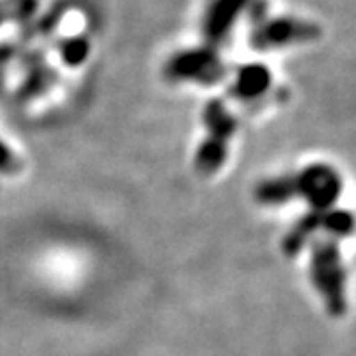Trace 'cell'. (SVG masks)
I'll use <instances>...</instances> for the list:
<instances>
[{"instance_id": "obj_1", "label": "cell", "mask_w": 356, "mask_h": 356, "mask_svg": "<svg viewBox=\"0 0 356 356\" xmlns=\"http://www.w3.org/2000/svg\"><path fill=\"white\" fill-rule=\"evenodd\" d=\"M343 192V178L331 165L305 166L303 170L287 177L271 178L255 188V200L266 206H280L301 196L311 204L313 212L332 210Z\"/></svg>"}, {"instance_id": "obj_2", "label": "cell", "mask_w": 356, "mask_h": 356, "mask_svg": "<svg viewBox=\"0 0 356 356\" xmlns=\"http://www.w3.org/2000/svg\"><path fill=\"white\" fill-rule=\"evenodd\" d=\"M248 42L254 51H281L321 42L325 30L317 20L301 14L275 13L267 0H255L248 14Z\"/></svg>"}, {"instance_id": "obj_3", "label": "cell", "mask_w": 356, "mask_h": 356, "mask_svg": "<svg viewBox=\"0 0 356 356\" xmlns=\"http://www.w3.org/2000/svg\"><path fill=\"white\" fill-rule=\"evenodd\" d=\"M229 65L224 60L220 46L200 42L175 50L165 60L163 76L172 86L216 88L228 79Z\"/></svg>"}, {"instance_id": "obj_4", "label": "cell", "mask_w": 356, "mask_h": 356, "mask_svg": "<svg viewBox=\"0 0 356 356\" xmlns=\"http://www.w3.org/2000/svg\"><path fill=\"white\" fill-rule=\"evenodd\" d=\"M204 139L194 154V170L200 177H212L224 166L229 145L238 133L240 119L226 97H212L202 109Z\"/></svg>"}, {"instance_id": "obj_5", "label": "cell", "mask_w": 356, "mask_h": 356, "mask_svg": "<svg viewBox=\"0 0 356 356\" xmlns=\"http://www.w3.org/2000/svg\"><path fill=\"white\" fill-rule=\"evenodd\" d=\"M311 283L332 317L346 313V269L337 238H313L311 245Z\"/></svg>"}, {"instance_id": "obj_6", "label": "cell", "mask_w": 356, "mask_h": 356, "mask_svg": "<svg viewBox=\"0 0 356 356\" xmlns=\"http://www.w3.org/2000/svg\"><path fill=\"white\" fill-rule=\"evenodd\" d=\"M226 99L232 105L261 107L275 93L277 77L273 67L261 60H248L229 67L226 79Z\"/></svg>"}, {"instance_id": "obj_7", "label": "cell", "mask_w": 356, "mask_h": 356, "mask_svg": "<svg viewBox=\"0 0 356 356\" xmlns=\"http://www.w3.org/2000/svg\"><path fill=\"white\" fill-rule=\"evenodd\" d=\"M255 0H208L202 13V40L222 46L228 36L248 18Z\"/></svg>"}, {"instance_id": "obj_8", "label": "cell", "mask_w": 356, "mask_h": 356, "mask_svg": "<svg viewBox=\"0 0 356 356\" xmlns=\"http://www.w3.org/2000/svg\"><path fill=\"white\" fill-rule=\"evenodd\" d=\"M42 14V0H0V36L18 34Z\"/></svg>"}, {"instance_id": "obj_9", "label": "cell", "mask_w": 356, "mask_h": 356, "mask_svg": "<svg viewBox=\"0 0 356 356\" xmlns=\"http://www.w3.org/2000/svg\"><path fill=\"white\" fill-rule=\"evenodd\" d=\"M22 170V163L18 154L10 149L6 140L0 139V175H16Z\"/></svg>"}]
</instances>
